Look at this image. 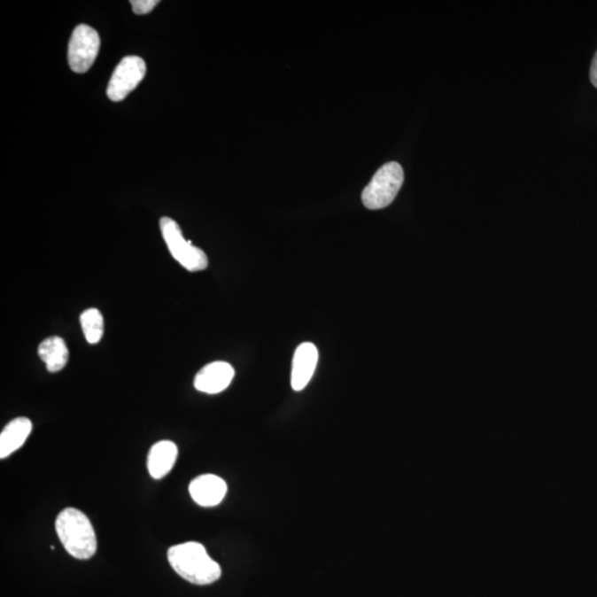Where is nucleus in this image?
<instances>
[{"instance_id":"9b49d317","label":"nucleus","mask_w":597,"mask_h":597,"mask_svg":"<svg viewBox=\"0 0 597 597\" xmlns=\"http://www.w3.org/2000/svg\"><path fill=\"white\" fill-rule=\"evenodd\" d=\"M33 430L29 418L18 417L9 422L0 434V458L11 456L25 444Z\"/></svg>"},{"instance_id":"1a4fd4ad","label":"nucleus","mask_w":597,"mask_h":597,"mask_svg":"<svg viewBox=\"0 0 597 597\" xmlns=\"http://www.w3.org/2000/svg\"><path fill=\"white\" fill-rule=\"evenodd\" d=\"M318 360V349L312 343L305 342L297 347L295 356H293L291 372L293 390L298 392L306 389L314 376Z\"/></svg>"},{"instance_id":"f03ea898","label":"nucleus","mask_w":597,"mask_h":597,"mask_svg":"<svg viewBox=\"0 0 597 597\" xmlns=\"http://www.w3.org/2000/svg\"><path fill=\"white\" fill-rule=\"evenodd\" d=\"M56 531L62 546L71 556L89 560L97 552V536L91 521L83 512L66 508L56 520Z\"/></svg>"},{"instance_id":"7ed1b4c3","label":"nucleus","mask_w":597,"mask_h":597,"mask_svg":"<svg viewBox=\"0 0 597 597\" xmlns=\"http://www.w3.org/2000/svg\"><path fill=\"white\" fill-rule=\"evenodd\" d=\"M403 182L404 171L399 163L383 165L363 190L364 206L372 211L389 206L398 196Z\"/></svg>"},{"instance_id":"4468645a","label":"nucleus","mask_w":597,"mask_h":597,"mask_svg":"<svg viewBox=\"0 0 597 597\" xmlns=\"http://www.w3.org/2000/svg\"><path fill=\"white\" fill-rule=\"evenodd\" d=\"M159 4V0H132L133 12L136 15H146Z\"/></svg>"},{"instance_id":"f257e3e1","label":"nucleus","mask_w":597,"mask_h":597,"mask_svg":"<svg viewBox=\"0 0 597 597\" xmlns=\"http://www.w3.org/2000/svg\"><path fill=\"white\" fill-rule=\"evenodd\" d=\"M167 559L174 571L191 585H212L221 577V565L198 542L181 543L169 547Z\"/></svg>"},{"instance_id":"6e6552de","label":"nucleus","mask_w":597,"mask_h":597,"mask_svg":"<svg viewBox=\"0 0 597 597\" xmlns=\"http://www.w3.org/2000/svg\"><path fill=\"white\" fill-rule=\"evenodd\" d=\"M190 493L198 505L209 508L220 505L227 493L224 479L215 475H202L190 484Z\"/></svg>"},{"instance_id":"ddd939ff","label":"nucleus","mask_w":597,"mask_h":597,"mask_svg":"<svg viewBox=\"0 0 597 597\" xmlns=\"http://www.w3.org/2000/svg\"><path fill=\"white\" fill-rule=\"evenodd\" d=\"M82 331L90 345H97L101 341L105 332L104 315L96 307H91L80 315Z\"/></svg>"},{"instance_id":"39448f33","label":"nucleus","mask_w":597,"mask_h":597,"mask_svg":"<svg viewBox=\"0 0 597 597\" xmlns=\"http://www.w3.org/2000/svg\"><path fill=\"white\" fill-rule=\"evenodd\" d=\"M100 37L97 31L87 25H79L71 35L68 60L71 70L77 74L87 73L99 53Z\"/></svg>"},{"instance_id":"0eeeda50","label":"nucleus","mask_w":597,"mask_h":597,"mask_svg":"<svg viewBox=\"0 0 597 597\" xmlns=\"http://www.w3.org/2000/svg\"><path fill=\"white\" fill-rule=\"evenodd\" d=\"M235 369L229 363L213 362L196 374L195 389L206 394H218L230 385Z\"/></svg>"},{"instance_id":"423d86ee","label":"nucleus","mask_w":597,"mask_h":597,"mask_svg":"<svg viewBox=\"0 0 597 597\" xmlns=\"http://www.w3.org/2000/svg\"><path fill=\"white\" fill-rule=\"evenodd\" d=\"M146 74V65L140 57H126L114 70L108 87V97L113 102H120L130 95L139 86Z\"/></svg>"},{"instance_id":"9d476101","label":"nucleus","mask_w":597,"mask_h":597,"mask_svg":"<svg viewBox=\"0 0 597 597\" xmlns=\"http://www.w3.org/2000/svg\"><path fill=\"white\" fill-rule=\"evenodd\" d=\"M178 449L171 440H160L151 446L148 468L151 478L162 479L168 475L175 465Z\"/></svg>"},{"instance_id":"2eb2a0df","label":"nucleus","mask_w":597,"mask_h":597,"mask_svg":"<svg viewBox=\"0 0 597 597\" xmlns=\"http://www.w3.org/2000/svg\"><path fill=\"white\" fill-rule=\"evenodd\" d=\"M591 82L595 88H597V51L592 61L591 71H590Z\"/></svg>"},{"instance_id":"f8f14e48","label":"nucleus","mask_w":597,"mask_h":597,"mask_svg":"<svg viewBox=\"0 0 597 597\" xmlns=\"http://www.w3.org/2000/svg\"><path fill=\"white\" fill-rule=\"evenodd\" d=\"M38 355L51 373L60 372L69 360L68 347L64 338L59 337H48L40 343Z\"/></svg>"},{"instance_id":"20e7f679","label":"nucleus","mask_w":597,"mask_h":597,"mask_svg":"<svg viewBox=\"0 0 597 597\" xmlns=\"http://www.w3.org/2000/svg\"><path fill=\"white\" fill-rule=\"evenodd\" d=\"M159 227L169 252L185 269L196 273V271L207 268V256L202 249L187 242L182 236L181 227L175 221L169 217H163L159 221Z\"/></svg>"}]
</instances>
